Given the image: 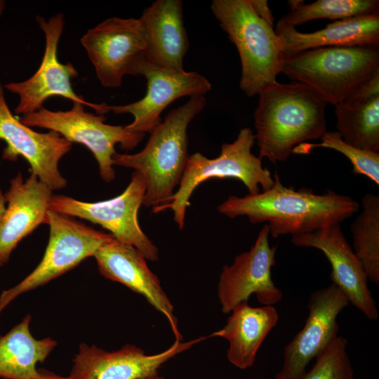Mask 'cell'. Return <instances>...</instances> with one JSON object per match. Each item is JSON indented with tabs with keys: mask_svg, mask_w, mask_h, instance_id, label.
Listing matches in <instances>:
<instances>
[{
	"mask_svg": "<svg viewBox=\"0 0 379 379\" xmlns=\"http://www.w3.org/2000/svg\"><path fill=\"white\" fill-rule=\"evenodd\" d=\"M267 190L244 197L229 196L218 211L230 218L246 216L253 224L268 222L273 238L305 234L340 224L357 213L359 203L332 190L319 194L308 188L284 186L278 173Z\"/></svg>",
	"mask_w": 379,
	"mask_h": 379,
	"instance_id": "obj_1",
	"label": "cell"
},
{
	"mask_svg": "<svg viewBox=\"0 0 379 379\" xmlns=\"http://www.w3.org/2000/svg\"><path fill=\"white\" fill-rule=\"evenodd\" d=\"M258 95L253 117L261 159L285 161L298 144L326 132L327 103L306 85L277 82Z\"/></svg>",
	"mask_w": 379,
	"mask_h": 379,
	"instance_id": "obj_2",
	"label": "cell"
},
{
	"mask_svg": "<svg viewBox=\"0 0 379 379\" xmlns=\"http://www.w3.org/2000/svg\"><path fill=\"white\" fill-rule=\"evenodd\" d=\"M204 95L190 97L182 105L170 111L151 133L145 147L128 154L116 152L114 166L133 168L146 182L142 205L153 207L165 204L179 185L189 154L187 128L205 107Z\"/></svg>",
	"mask_w": 379,
	"mask_h": 379,
	"instance_id": "obj_3",
	"label": "cell"
},
{
	"mask_svg": "<svg viewBox=\"0 0 379 379\" xmlns=\"http://www.w3.org/2000/svg\"><path fill=\"white\" fill-rule=\"evenodd\" d=\"M211 9L238 51L240 89L252 97L276 84L285 55L274 26L258 15L250 0H213Z\"/></svg>",
	"mask_w": 379,
	"mask_h": 379,
	"instance_id": "obj_4",
	"label": "cell"
},
{
	"mask_svg": "<svg viewBox=\"0 0 379 379\" xmlns=\"http://www.w3.org/2000/svg\"><path fill=\"white\" fill-rule=\"evenodd\" d=\"M379 71V46H330L284 57L281 71L334 105Z\"/></svg>",
	"mask_w": 379,
	"mask_h": 379,
	"instance_id": "obj_5",
	"label": "cell"
},
{
	"mask_svg": "<svg viewBox=\"0 0 379 379\" xmlns=\"http://www.w3.org/2000/svg\"><path fill=\"white\" fill-rule=\"evenodd\" d=\"M255 142V134L250 128L240 130L236 140L222 143L220 154L209 159L200 152L189 156L186 166L176 192L165 204L153 206L152 212L158 213L166 209L173 213V220L180 230L185 227V213L190 206V197L201 182L212 178L238 179L246 187L250 194L268 190L274 179L270 171L264 168L261 159L251 152Z\"/></svg>",
	"mask_w": 379,
	"mask_h": 379,
	"instance_id": "obj_6",
	"label": "cell"
},
{
	"mask_svg": "<svg viewBox=\"0 0 379 379\" xmlns=\"http://www.w3.org/2000/svg\"><path fill=\"white\" fill-rule=\"evenodd\" d=\"M49 239L44 256L19 284L0 295V313L18 295L44 286L76 267L114 237L95 230L74 217L48 210Z\"/></svg>",
	"mask_w": 379,
	"mask_h": 379,
	"instance_id": "obj_7",
	"label": "cell"
},
{
	"mask_svg": "<svg viewBox=\"0 0 379 379\" xmlns=\"http://www.w3.org/2000/svg\"><path fill=\"white\" fill-rule=\"evenodd\" d=\"M82 104L74 102L67 111H51L41 107L38 111L22 115L20 121L29 127L53 131L73 142L85 145L93 154L101 178L110 182L115 178L112 157L114 146L131 150L145 138V134L128 130L125 126L105 123L103 114L85 112Z\"/></svg>",
	"mask_w": 379,
	"mask_h": 379,
	"instance_id": "obj_8",
	"label": "cell"
},
{
	"mask_svg": "<svg viewBox=\"0 0 379 379\" xmlns=\"http://www.w3.org/2000/svg\"><path fill=\"white\" fill-rule=\"evenodd\" d=\"M146 189L144 177L134 171L128 185L117 197L98 202H86L53 194L49 210L100 225L119 241L137 248L146 260L156 261L159 258V250L142 230L138 216Z\"/></svg>",
	"mask_w": 379,
	"mask_h": 379,
	"instance_id": "obj_9",
	"label": "cell"
},
{
	"mask_svg": "<svg viewBox=\"0 0 379 379\" xmlns=\"http://www.w3.org/2000/svg\"><path fill=\"white\" fill-rule=\"evenodd\" d=\"M81 44L104 88H118L126 75L140 76L145 45L135 18H107L88 29Z\"/></svg>",
	"mask_w": 379,
	"mask_h": 379,
	"instance_id": "obj_10",
	"label": "cell"
},
{
	"mask_svg": "<svg viewBox=\"0 0 379 379\" xmlns=\"http://www.w3.org/2000/svg\"><path fill=\"white\" fill-rule=\"evenodd\" d=\"M36 20L45 35V51L41 65L29 79L11 82L4 88L19 97L15 109L17 115L35 112L43 107L46 100L53 95L61 96L94 109L102 113V103H91L78 95L73 90L71 80L78 76L72 63H61L58 58V46L65 26L64 15L57 13L46 21L41 16Z\"/></svg>",
	"mask_w": 379,
	"mask_h": 379,
	"instance_id": "obj_11",
	"label": "cell"
},
{
	"mask_svg": "<svg viewBox=\"0 0 379 379\" xmlns=\"http://www.w3.org/2000/svg\"><path fill=\"white\" fill-rule=\"evenodd\" d=\"M269 236V227L265 224L250 250L223 266L217 286L222 313L230 314L237 305L248 302L252 294L264 305L273 306L282 300V291L272 278L277 246H270Z\"/></svg>",
	"mask_w": 379,
	"mask_h": 379,
	"instance_id": "obj_12",
	"label": "cell"
},
{
	"mask_svg": "<svg viewBox=\"0 0 379 379\" xmlns=\"http://www.w3.org/2000/svg\"><path fill=\"white\" fill-rule=\"evenodd\" d=\"M0 139L7 145L4 159L15 161L22 156L29 164L31 173L52 191L66 187L58 163L71 150L72 142L55 131L39 133L23 124L10 110L1 83Z\"/></svg>",
	"mask_w": 379,
	"mask_h": 379,
	"instance_id": "obj_13",
	"label": "cell"
},
{
	"mask_svg": "<svg viewBox=\"0 0 379 379\" xmlns=\"http://www.w3.org/2000/svg\"><path fill=\"white\" fill-rule=\"evenodd\" d=\"M350 302L333 283L310 295L302 328L285 346L284 361L275 379H300L307 364L338 335L337 318Z\"/></svg>",
	"mask_w": 379,
	"mask_h": 379,
	"instance_id": "obj_14",
	"label": "cell"
},
{
	"mask_svg": "<svg viewBox=\"0 0 379 379\" xmlns=\"http://www.w3.org/2000/svg\"><path fill=\"white\" fill-rule=\"evenodd\" d=\"M146 79L147 91L141 99L126 105L102 103V114H131L133 121L125 127L137 133H151L162 121L163 111L175 100L185 96L204 95L211 84L196 72H175L159 69L146 63L140 75Z\"/></svg>",
	"mask_w": 379,
	"mask_h": 379,
	"instance_id": "obj_15",
	"label": "cell"
},
{
	"mask_svg": "<svg viewBox=\"0 0 379 379\" xmlns=\"http://www.w3.org/2000/svg\"><path fill=\"white\" fill-rule=\"evenodd\" d=\"M208 338L201 336L186 342L175 340L170 347L154 354H147L131 344L108 352L82 343L72 360L69 376L71 379H140L158 373L164 364Z\"/></svg>",
	"mask_w": 379,
	"mask_h": 379,
	"instance_id": "obj_16",
	"label": "cell"
},
{
	"mask_svg": "<svg viewBox=\"0 0 379 379\" xmlns=\"http://www.w3.org/2000/svg\"><path fill=\"white\" fill-rule=\"evenodd\" d=\"M291 242L297 246L315 248L323 252L331 266V283L368 319H378V311L368 286V279L340 224L292 236Z\"/></svg>",
	"mask_w": 379,
	"mask_h": 379,
	"instance_id": "obj_17",
	"label": "cell"
},
{
	"mask_svg": "<svg viewBox=\"0 0 379 379\" xmlns=\"http://www.w3.org/2000/svg\"><path fill=\"white\" fill-rule=\"evenodd\" d=\"M105 278L121 283L142 295L168 321L175 340L182 341L174 307L158 277L149 268L143 255L135 247L112 238L93 256Z\"/></svg>",
	"mask_w": 379,
	"mask_h": 379,
	"instance_id": "obj_18",
	"label": "cell"
},
{
	"mask_svg": "<svg viewBox=\"0 0 379 379\" xmlns=\"http://www.w3.org/2000/svg\"><path fill=\"white\" fill-rule=\"evenodd\" d=\"M145 45V60L152 67L181 72L189 49L181 0H157L138 19Z\"/></svg>",
	"mask_w": 379,
	"mask_h": 379,
	"instance_id": "obj_19",
	"label": "cell"
},
{
	"mask_svg": "<svg viewBox=\"0 0 379 379\" xmlns=\"http://www.w3.org/2000/svg\"><path fill=\"white\" fill-rule=\"evenodd\" d=\"M53 191L34 173L12 178L4 194L7 206L0 218V267L9 260L18 243L39 225L46 224Z\"/></svg>",
	"mask_w": 379,
	"mask_h": 379,
	"instance_id": "obj_20",
	"label": "cell"
},
{
	"mask_svg": "<svg viewBox=\"0 0 379 379\" xmlns=\"http://www.w3.org/2000/svg\"><path fill=\"white\" fill-rule=\"evenodd\" d=\"M230 314L226 324L209 337L227 340V360L245 370L253 366L261 345L278 322V312L272 305L252 307L243 302Z\"/></svg>",
	"mask_w": 379,
	"mask_h": 379,
	"instance_id": "obj_21",
	"label": "cell"
},
{
	"mask_svg": "<svg viewBox=\"0 0 379 379\" xmlns=\"http://www.w3.org/2000/svg\"><path fill=\"white\" fill-rule=\"evenodd\" d=\"M274 30L285 56L321 47L378 46L379 13L335 20L314 32L277 25Z\"/></svg>",
	"mask_w": 379,
	"mask_h": 379,
	"instance_id": "obj_22",
	"label": "cell"
},
{
	"mask_svg": "<svg viewBox=\"0 0 379 379\" xmlns=\"http://www.w3.org/2000/svg\"><path fill=\"white\" fill-rule=\"evenodd\" d=\"M336 129L356 147L379 151V71L335 105Z\"/></svg>",
	"mask_w": 379,
	"mask_h": 379,
	"instance_id": "obj_23",
	"label": "cell"
},
{
	"mask_svg": "<svg viewBox=\"0 0 379 379\" xmlns=\"http://www.w3.org/2000/svg\"><path fill=\"white\" fill-rule=\"evenodd\" d=\"M30 314L0 335V378L4 379H34L36 366L45 361L57 345L51 337L35 338L29 328Z\"/></svg>",
	"mask_w": 379,
	"mask_h": 379,
	"instance_id": "obj_24",
	"label": "cell"
},
{
	"mask_svg": "<svg viewBox=\"0 0 379 379\" xmlns=\"http://www.w3.org/2000/svg\"><path fill=\"white\" fill-rule=\"evenodd\" d=\"M362 211L351 225L353 251L368 280L379 284V196L365 194Z\"/></svg>",
	"mask_w": 379,
	"mask_h": 379,
	"instance_id": "obj_25",
	"label": "cell"
},
{
	"mask_svg": "<svg viewBox=\"0 0 379 379\" xmlns=\"http://www.w3.org/2000/svg\"><path fill=\"white\" fill-rule=\"evenodd\" d=\"M291 11L281 18L277 26L295 27L317 19L339 20L378 13V0H318L310 4L288 1Z\"/></svg>",
	"mask_w": 379,
	"mask_h": 379,
	"instance_id": "obj_26",
	"label": "cell"
},
{
	"mask_svg": "<svg viewBox=\"0 0 379 379\" xmlns=\"http://www.w3.org/2000/svg\"><path fill=\"white\" fill-rule=\"evenodd\" d=\"M320 139L321 142L317 144L301 143L293 149L292 153L309 154L313 147L336 150L350 161L353 173L364 175L379 185L378 152L360 149L345 142L337 131H326Z\"/></svg>",
	"mask_w": 379,
	"mask_h": 379,
	"instance_id": "obj_27",
	"label": "cell"
},
{
	"mask_svg": "<svg viewBox=\"0 0 379 379\" xmlns=\"http://www.w3.org/2000/svg\"><path fill=\"white\" fill-rule=\"evenodd\" d=\"M347 343L344 337H334L315 357L312 368L300 379H355Z\"/></svg>",
	"mask_w": 379,
	"mask_h": 379,
	"instance_id": "obj_28",
	"label": "cell"
},
{
	"mask_svg": "<svg viewBox=\"0 0 379 379\" xmlns=\"http://www.w3.org/2000/svg\"><path fill=\"white\" fill-rule=\"evenodd\" d=\"M252 6L258 15L274 26V17L266 0H250Z\"/></svg>",
	"mask_w": 379,
	"mask_h": 379,
	"instance_id": "obj_29",
	"label": "cell"
},
{
	"mask_svg": "<svg viewBox=\"0 0 379 379\" xmlns=\"http://www.w3.org/2000/svg\"><path fill=\"white\" fill-rule=\"evenodd\" d=\"M34 379H71L69 375L63 376L52 371L39 369L38 373Z\"/></svg>",
	"mask_w": 379,
	"mask_h": 379,
	"instance_id": "obj_30",
	"label": "cell"
},
{
	"mask_svg": "<svg viewBox=\"0 0 379 379\" xmlns=\"http://www.w3.org/2000/svg\"><path fill=\"white\" fill-rule=\"evenodd\" d=\"M5 208H6V200L4 197V194H3L1 190H0V218L2 215Z\"/></svg>",
	"mask_w": 379,
	"mask_h": 379,
	"instance_id": "obj_31",
	"label": "cell"
},
{
	"mask_svg": "<svg viewBox=\"0 0 379 379\" xmlns=\"http://www.w3.org/2000/svg\"><path fill=\"white\" fill-rule=\"evenodd\" d=\"M140 379H164V378L159 375V373H156Z\"/></svg>",
	"mask_w": 379,
	"mask_h": 379,
	"instance_id": "obj_32",
	"label": "cell"
},
{
	"mask_svg": "<svg viewBox=\"0 0 379 379\" xmlns=\"http://www.w3.org/2000/svg\"><path fill=\"white\" fill-rule=\"evenodd\" d=\"M5 8V1H0V15L2 14Z\"/></svg>",
	"mask_w": 379,
	"mask_h": 379,
	"instance_id": "obj_33",
	"label": "cell"
}]
</instances>
